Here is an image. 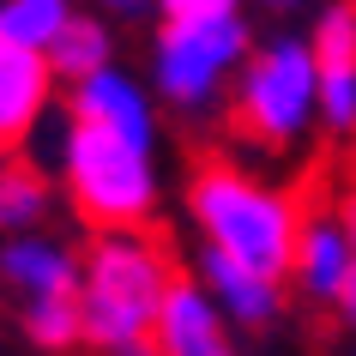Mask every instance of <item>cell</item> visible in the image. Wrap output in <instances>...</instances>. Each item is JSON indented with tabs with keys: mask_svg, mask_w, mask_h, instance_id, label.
Returning <instances> with one entry per match:
<instances>
[{
	"mask_svg": "<svg viewBox=\"0 0 356 356\" xmlns=\"http://www.w3.org/2000/svg\"><path fill=\"white\" fill-rule=\"evenodd\" d=\"M175 254L157 229L133 236H91L79 266V314L85 338L103 356H157V314H163Z\"/></svg>",
	"mask_w": 356,
	"mask_h": 356,
	"instance_id": "1",
	"label": "cell"
},
{
	"mask_svg": "<svg viewBox=\"0 0 356 356\" xmlns=\"http://www.w3.org/2000/svg\"><path fill=\"white\" fill-rule=\"evenodd\" d=\"M188 200H193V218L211 236V254L248 266L266 284L296 272V200L260 188L254 175H242L224 157H200L193 163Z\"/></svg>",
	"mask_w": 356,
	"mask_h": 356,
	"instance_id": "2",
	"label": "cell"
},
{
	"mask_svg": "<svg viewBox=\"0 0 356 356\" xmlns=\"http://www.w3.org/2000/svg\"><path fill=\"white\" fill-rule=\"evenodd\" d=\"M67 193L91 236H133L151 218V163L145 145H133L109 127L73 121L67 133Z\"/></svg>",
	"mask_w": 356,
	"mask_h": 356,
	"instance_id": "3",
	"label": "cell"
},
{
	"mask_svg": "<svg viewBox=\"0 0 356 356\" xmlns=\"http://www.w3.org/2000/svg\"><path fill=\"white\" fill-rule=\"evenodd\" d=\"M157 37V85L175 103H206L218 73L242 55V19L229 0H169Z\"/></svg>",
	"mask_w": 356,
	"mask_h": 356,
	"instance_id": "4",
	"label": "cell"
},
{
	"mask_svg": "<svg viewBox=\"0 0 356 356\" xmlns=\"http://www.w3.org/2000/svg\"><path fill=\"white\" fill-rule=\"evenodd\" d=\"M320 103L314 91V55L302 42H272L248 60L242 85H236V109H229V133L254 139V145H284L296 139L308 109Z\"/></svg>",
	"mask_w": 356,
	"mask_h": 356,
	"instance_id": "5",
	"label": "cell"
},
{
	"mask_svg": "<svg viewBox=\"0 0 356 356\" xmlns=\"http://www.w3.org/2000/svg\"><path fill=\"white\" fill-rule=\"evenodd\" d=\"M314 91L326 109V127L350 133L356 127V6H332L314 31Z\"/></svg>",
	"mask_w": 356,
	"mask_h": 356,
	"instance_id": "6",
	"label": "cell"
},
{
	"mask_svg": "<svg viewBox=\"0 0 356 356\" xmlns=\"http://www.w3.org/2000/svg\"><path fill=\"white\" fill-rule=\"evenodd\" d=\"M49 85H55L49 55L0 37V151L24 145V133L37 127L42 103H49Z\"/></svg>",
	"mask_w": 356,
	"mask_h": 356,
	"instance_id": "7",
	"label": "cell"
},
{
	"mask_svg": "<svg viewBox=\"0 0 356 356\" xmlns=\"http://www.w3.org/2000/svg\"><path fill=\"white\" fill-rule=\"evenodd\" d=\"M157 356H236L224 326H218V308L200 296L193 278L169 284L163 314H157Z\"/></svg>",
	"mask_w": 356,
	"mask_h": 356,
	"instance_id": "8",
	"label": "cell"
},
{
	"mask_svg": "<svg viewBox=\"0 0 356 356\" xmlns=\"http://www.w3.org/2000/svg\"><path fill=\"white\" fill-rule=\"evenodd\" d=\"M73 121L109 127V133H121V139H133V145H151L145 97L133 91L127 79H115V73H97V79H85V85L73 91Z\"/></svg>",
	"mask_w": 356,
	"mask_h": 356,
	"instance_id": "9",
	"label": "cell"
},
{
	"mask_svg": "<svg viewBox=\"0 0 356 356\" xmlns=\"http://www.w3.org/2000/svg\"><path fill=\"white\" fill-rule=\"evenodd\" d=\"M0 278L31 296H55V290H79V266L67 248L42 242V236H13L0 248Z\"/></svg>",
	"mask_w": 356,
	"mask_h": 356,
	"instance_id": "10",
	"label": "cell"
},
{
	"mask_svg": "<svg viewBox=\"0 0 356 356\" xmlns=\"http://www.w3.org/2000/svg\"><path fill=\"white\" fill-rule=\"evenodd\" d=\"M200 272H206V284L224 296V308H229L236 320H248V326H266V320L278 314V284L254 278L248 266H236V260H224V254H211V248H206Z\"/></svg>",
	"mask_w": 356,
	"mask_h": 356,
	"instance_id": "11",
	"label": "cell"
},
{
	"mask_svg": "<svg viewBox=\"0 0 356 356\" xmlns=\"http://www.w3.org/2000/svg\"><path fill=\"white\" fill-rule=\"evenodd\" d=\"M49 73L73 79V85L109 73V31L97 19H67V31H60L55 49H49Z\"/></svg>",
	"mask_w": 356,
	"mask_h": 356,
	"instance_id": "12",
	"label": "cell"
},
{
	"mask_svg": "<svg viewBox=\"0 0 356 356\" xmlns=\"http://www.w3.org/2000/svg\"><path fill=\"white\" fill-rule=\"evenodd\" d=\"M67 6L60 0H6L0 6V37L19 42V49H37V55H49L55 49V37L67 31Z\"/></svg>",
	"mask_w": 356,
	"mask_h": 356,
	"instance_id": "13",
	"label": "cell"
},
{
	"mask_svg": "<svg viewBox=\"0 0 356 356\" xmlns=\"http://www.w3.org/2000/svg\"><path fill=\"white\" fill-rule=\"evenodd\" d=\"M49 211V181H42L37 163H0V229H31Z\"/></svg>",
	"mask_w": 356,
	"mask_h": 356,
	"instance_id": "14",
	"label": "cell"
},
{
	"mask_svg": "<svg viewBox=\"0 0 356 356\" xmlns=\"http://www.w3.org/2000/svg\"><path fill=\"white\" fill-rule=\"evenodd\" d=\"M24 332L42 350H67L85 338V314H79V290H55V296H31L24 302Z\"/></svg>",
	"mask_w": 356,
	"mask_h": 356,
	"instance_id": "15",
	"label": "cell"
},
{
	"mask_svg": "<svg viewBox=\"0 0 356 356\" xmlns=\"http://www.w3.org/2000/svg\"><path fill=\"white\" fill-rule=\"evenodd\" d=\"M338 314L356 326V248H350V266H344V284H338Z\"/></svg>",
	"mask_w": 356,
	"mask_h": 356,
	"instance_id": "16",
	"label": "cell"
}]
</instances>
